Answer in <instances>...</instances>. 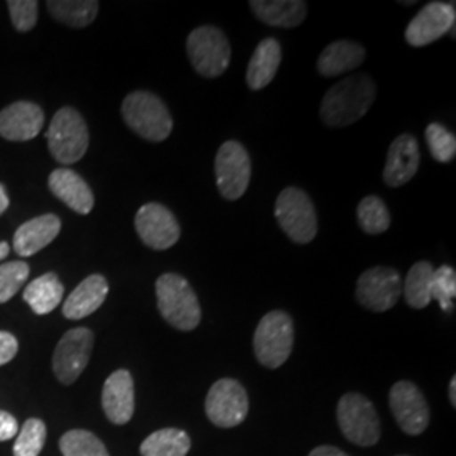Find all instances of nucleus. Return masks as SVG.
Segmentation results:
<instances>
[{"mask_svg":"<svg viewBox=\"0 0 456 456\" xmlns=\"http://www.w3.org/2000/svg\"><path fill=\"white\" fill-rule=\"evenodd\" d=\"M190 450V435L176 428H164L159 431H154L141 444L142 456H186Z\"/></svg>","mask_w":456,"mask_h":456,"instance_id":"27","label":"nucleus"},{"mask_svg":"<svg viewBox=\"0 0 456 456\" xmlns=\"http://www.w3.org/2000/svg\"><path fill=\"white\" fill-rule=\"evenodd\" d=\"M158 310L164 320L180 330L193 331L201 322V306L190 282L175 273H166L156 281Z\"/></svg>","mask_w":456,"mask_h":456,"instance_id":"2","label":"nucleus"},{"mask_svg":"<svg viewBox=\"0 0 456 456\" xmlns=\"http://www.w3.org/2000/svg\"><path fill=\"white\" fill-rule=\"evenodd\" d=\"M17 433H19V424L16 418L5 411H0V443L12 440L17 436Z\"/></svg>","mask_w":456,"mask_h":456,"instance_id":"37","label":"nucleus"},{"mask_svg":"<svg viewBox=\"0 0 456 456\" xmlns=\"http://www.w3.org/2000/svg\"><path fill=\"white\" fill-rule=\"evenodd\" d=\"M46 424L37 418L28 419L17 433L14 456H39L46 443Z\"/></svg>","mask_w":456,"mask_h":456,"instance_id":"31","label":"nucleus"},{"mask_svg":"<svg viewBox=\"0 0 456 456\" xmlns=\"http://www.w3.org/2000/svg\"><path fill=\"white\" fill-rule=\"evenodd\" d=\"M277 224L296 244H310L318 233V218L310 195L301 188L288 186L277 196Z\"/></svg>","mask_w":456,"mask_h":456,"instance_id":"7","label":"nucleus"},{"mask_svg":"<svg viewBox=\"0 0 456 456\" xmlns=\"http://www.w3.org/2000/svg\"><path fill=\"white\" fill-rule=\"evenodd\" d=\"M250 156L239 141L224 142L215 158V176L220 195L228 201L244 196L250 183Z\"/></svg>","mask_w":456,"mask_h":456,"instance_id":"10","label":"nucleus"},{"mask_svg":"<svg viewBox=\"0 0 456 456\" xmlns=\"http://www.w3.org/2000/svg\"><path fill=\"white\" fill-rule=\"evenodd\" d=\"M11 22L20 33L31 31L37 22V2L36 0H9L7 2Z\"/></svg>","mask_w":456,"mask_h":456,"instance_id":"35","label":"nucleus"},{"mask_svg":"<svg viewBox=\"0 0 456 456\" xmlns=\"http://www.w3.org/2000/svg\"><path fill=\"white\" fill-rule=\"evenodd\" d=\"M134 225L141 240L154 250H166L180 240V222L161 203H146L141 207Z\"/></svg>","mask_w":456,"mask_h":456,"instance_id":"14","label":"nucleus"},{"mask_svg":"<svg viewBox=\"0 0 456 456\" xmlns=\"http://www.w3.org/2000/svg\"><path fill=\"white\" fill-rule=\"evenodd\" d=\"M281 61H282L281 43L274 37H265L254 51L247 66V75H245L247 86L254 92L265 88L274 80Z\"/></svg>","mask_w":456,"mask_h":456,"instance_id":"24","label":"nucleus"},{"mask_svg":"<svg viewBox=\"0 0 456 456\" xmlns=\"http://www.w3.org/2000/svg\"><path fill=\"white\" fill-rule=\"evenodd\" d=\"M293 318L276 310L267 313L254 333V352L259 363L267 369H279L293 352Z\"/></svg>","mask_w":456,"mask_h":456,"instance_id":"5","label":"nucleus"},{"mask_svg":"<svg viewBox=\"0 0 456 456\" xmlns=\"http://www.w3.org/2000/svg\"><path fill=\"white\" fill-rule=\"evenodd\" d=\"M29 265L26 262L12 261L0 264V305L11 301L29 277Z\"/></svg>","mask_w":456,"mask_h":456,"instance_id":"33","label":"nucleus"},{"mask_svg":"<svg viewBox=\"0 0 456 456\" xmlns=\"http://www.w3.org/2000/svg\"><path fill=\"white\" fill-rule=\"evenodd\" d=\"M426 141L431 156L438 163H452L455 159L456 137L453 132L448 131L441 124H429L426 127Z\"/></svg>","mask_w":456,"mask_h":456,"instance_id":"32","label":"nucleus"},{"mask_svg":"<svg viewBox=\"0 0 456 456\" xmlns=\"http://www.w3.org/2000/svg\"><path fill=\"white\" fill-rule=\"evenodd\" d=\"M448 394H450V401H452V406L456 408V377L453 375L452 377V382H450V389H448Z\"/></svg>","mask_w":456,"mask_h":456,"instance_id":"40","label":"nucleus"},{"mask_svg":"<svg viewBox=\"0 0 456 456\" xmlns=\"http://www.w3.org/2000/svg\"><path fill=\"white\" fill-rule=\"evenodd\" d=\"M190 63L203 78H218L227 71L232 48L227 36L215 26H200L186 39Z\"/></svg>","mask_w":456,"mask_h":456,"instance_id":"6","label":"nucleus"},{"mask_svg":"<svg viewBox=\"0 0 456 456\" xmlns=\"http://www.w3.org/2000/svg\"><path fill=\"white\" fill-rule=\"evenodd\" d=\"M95 335L88 328H73L66 331L53 354V372L63 386H71L86 369Z\"/></svg>","mask_w":456,"mask_h":456,"instance_id":"9","label":"nucleus"},{"mask_svg":"<svg viewBox=\"0 0 456 456\" xmlns=\"http://www.w3.org/2000/svg\"><path fill=\"white\" fill-rule=\"evenodd\" d=\"M122 117L131 131L149 142H163L173 132V117L163 100L146 90L124 98Z\"/></svg>","mask_w":456,"mask_h":456,"instance_id":"3","label":"nucleus"},{"mask_svg":"<svg viewBox=\"0 0 456 456\" xmlns=\"http://www.w3.org/2000/svg\"><path fill=\"white\" fill-rule=\"evenodd\" d=\"M455 296V269L452 265L444 264L435 271V276H433V299H436L440 303L441 310L444 313H452L455 310V305H453Z\"/></svg>","mask_w":456,"mask_h":456,"instance_id":"34","label":"nucleus"},{"mask_svg":"<svg viewBox=\"0 0 456 456\" xmlns=\"http://www.w3.org/2000/svg\"><path fill=\"white\" fill-rule=\"evenodd\" d=\"M19 350L17 338L9 331H0V365L9 363L14 359Z\"/></svg>","mask_w":456,"mask_h":456,"instance_id":"36","label":"nucleus"},{"mask_svg":"<svg viewBox=\"0 0 456 456\" xmlns=\"http://www.w3.org/2000/svg\"><path fill=\"white\" fill-rule=\"evenodd\" d=\"M421 164L419 142L412 134H401L392 141L387 161L384 166V183L389 188H399L412 180Z\"/></svg>","mask_w":456,"mask_h":456,"instance_id":"16","label":"nucleus"},{"mask_svg":"<svg viewBox=\"0 0 456 456\" xmlns=\"http://www.w3.org/2000/svg\"><path fill=\"white\" fill-rule=\"evenodd\" d=\"M60 230L61 220L56 215L46 213L36 216L17 228L14 233V250L20 257H31L48 247L60 235Z\"/></svg>","mask_w":456,"mask_h":456,"instance_id":"20","label":"nucleus"},{"mask_svg":"<svg viewBox=\"0 0 456 456\" xmlns=\"http://www.w3.org/2000/svg\"><path fill=\"white\" fill-rule=\"evenodd\" d=\"M357 218L362 230L369 235H380L391 227V213L379 196H365L360 201Z\"/></svg>","mask_w":456,"mask_h":456,"instance_id":"29","label":"nucleus"},{"mask_svg":"<svg viewBox=\"0 0 456 456\" xmlns=\"http://www.w3.org/2000/svg\"><path fill=\"white\" fill-rule=\"evenodd\" d=\"M375 83L369 75H352L326 92L320 115L328 127H348L359 122L374 103Z\"/></svg>","mask_w":456,"mask_h":456,"instance_id":"1","label":"nucleus"},{"mask_svg":"<svg viewBox=\"0 0 456 456\" xmlns=\"http://www.w3.org/2000/svg\"><path fill=\"white\" fill-rule=\"evenodd\" d=\"M337 419L343 436L357 446H374L380 440V419L372 401L348 392L338 401Z\"/></svg>","mask_w":456,"mask_h":456,"instance_id":"8","label":"nucleus"},{"mask_svg":"<svg viewBox=\"0 0 456 456\" xmlns=\"http://www.w3.org/2000/svg\"><path fill=\"white\" fill-rule=\"evenodd\" d=\"M7 208H9V196H7L4 184H0V215L5 212Z\"/></svg>","mask_w":456,"mask_h":456,"instance_id":"39","label":"nucleus"},{"mask_svg":"<svg viewBox=\"0 0 456 456\" xmlns=\"http://www.w3.org/2000/svg\"><path fill=\"white\" fill-rule=\"evenodd\" d=\"M403 294V277L387 267L375 265L367 269L357 281L355 297L365 310L384 313L394 308Z\"/></svg>","mask_w":456,"mask_h":456,"instance_id":"11","label":"nucleus"},{"mask_svg":"<svg viewBox=\"0 0 456 456\" xmlns=\"http://www.w3.org/2000/svg\"><path fill=\"white\" fill-rule=\"evenodd\" d=\"M102 408L110 423L122 426L131 421L135 409V392L129 370H115L105 380L102 391Z\"/></svg>","mask_w":456,"mask_h":456,"instance_id":"17","label":"nucleus"},{"mask_svg":"<svg viewBox=\"0 0 456 456\" xmlns=\"http://www.w3.org/2000/svg\"><path fill=\"white\" fill-rule=\"evenodd\" d=\"M65 294V286L54 273L37 277L24 289V301L31 306L36 314H48L56 310Z\"/></svg>","mask_w":456,"mask_h":456,"instance_id":"25","label":"nucleus"},{"mask_svg":"<svg viewBox=\"0 0 456 456\" xmlns=\"http://www.w3.org/2000/svg\"><path fill=\"white\" fill-rule=\"evenodd\" d=\"M455 4L429 2L409 22L406 41L412 48H423L441 39L455 28Z\"/></svg>","mask_w":456,"mask_h":456,"instance_id":"15","label":"nucleus"},{"mask_svg":"<svg viewBox=\"0 0 456 456\" xmlns=\"http://www.w3.org/2000/svg\"><path fill=\"white\" fill-rule=\"evenodd\" d=\"M46 139L53 158L66 166L78 163L90 144L86 122L73 107H63L56 112L46 132Z\"/></svg>","mask_w":456,"mask_h":456,"instance_id":"4","label":"nucleus"},{"mask_svg":"<svg viewBox=\"0 0 456 456\" xmlns=\"http://www.w3.org/2000/svg\"><path fill=\"white\" fill-rule=\"evenodd\" d=\"M49 190L51 193L61 200L68 208L80 215H88L94 210L95 196L92 188L86 184L78 173L73 169H54L49 175Z\"/></svg>","mask_w":456,"mask_h":456,"instance_id":"19","label":"nucleus"},{"mask_svg":"<svg viewBox=\"0 0 456 456\" xmlns=\"http://www.w3.org/2000/svg\"><path fill=\"white\" fill-rule=\"evenodd\" d=\"M308 456H348L346 453H343L342 450L335 448V446H318L314 450H311V453Z\"/></svg>","mask_w":456,"mask_h":456,"instance_id":"38","label":"nucleus"},{"mask_svg":"<svg viewBox=\"0 0 456 456\" xmlns=\"http://www.w3.org/2000/svg\"><path fill=\"white\" fill-rule=\"evenodd\" d=\"M435 267L428 261L416 262L403 282V293L411 308L424 310L433 301Z\"/></svg>","mask_w":456,"mask_h":456,"instance_id":"26","label":"nucleus"},{"mask_svg":"<svg viewBox=\"0 0 456 456\" xmlns=\"http://www.w3.org/2000/svg\"><path fill=\"white\" fill-rule=\"evenodd\" d=\"M365 61V48L348 39H340L328 45L316 63V69L322 77L331 78L343 73L357 69Z\"/></svg>","mask_w":456,"mask_h":456,"instance_id":"22","label":"nucleus"},{"mask_svg":"<svg viewBox=\"0 0 456 456\" xmlns=\"http://www.w3.org/2000/svg\"><path fill=\"white\" fill-rule=\"evenodd\" d=\"M43 126L45 112L33 102H14L0 112V137L7 141H31Z\"/></svg>","mask_w":456,"mask_h":456,"instance_id":"18","label":"nucleus"},{"mask_svg":"<svg viewBox=\"0 0 456 456\" xmlns=\"http://www.w3.org/2000/svg\"><path fill=\"white\" fill-rule=\"evenodd\" d=\"M256 17L273 28H297L308 14V4L303 0H252L248 2Z\"/></svg>","mask_w":456,"mask_h":456,"instance_id":"23","label":"nucleus"},{"mask_svg":"<svg viewBox=\"0 0 456 456\" xmlns=\"http://www.w3.org/2000/svg\"><path fill=\"white\" fill-rule=\"evenodd\" d=\"M208 419L218 428H235L248 414V395L244 386L235 379H220L213 384L205 399Z\"/></svg>","mask_w":456,"mask_h":456,"instance_id":"12","label":"nucleus"},{"mask_svg":"<svg viewBox=\"0 0 456 456\" xmlns=\"http://www.w3.org/2000/svg\"><path fill=\"white\" fill-rule=\"evenodd\" d=\"M11 252V245L7 242H0V261H4Z\"/></svg>","mask_w":456,"mask_h":456,"instance_id":"41","label":"nucleus"},{"mask_svg":"<svg viewBox=\"0 0 456 456\" xmlns=\"http://www.w3.org/2000/svg\"><path fill=\"white\" fill-rule=\"evenodd\" d=\"M109 294V282L102 274H92L83 279L75 288V291L68 296L63 305V314L68 320H82L103 305Z\"/></svg>","mask_w":456,"mask_h":456,"instance_id":"21","label":"nucleus"},{"mask_svg":"<svg viewBox=\"0 0 456 456\" xmlns=\"http://www.w3.org/2000/svg\"><path fill=\"white\" fill-rule=\"evenodd\" d=\"M48 11L58 22L69 28H86L98 14L100 4L95 0H49Z\"/></svg>","mask_w":456,"mask_h":456,"instance_id":"28","label":"nucleus"},{"mask_svg":"<svg viewBox=\"0 0 456 456\" xmlns=\"http://www.w3.org/2000/svg\"><path fill=\"white\" fill-rule=\"evenodd\" d=\"M392 416L399 428L409 435L418 436L429 424V406L419 387L408 380L395 382L389 392Z\"/></svg>","mask_w":456,"mask_h":456,"instance_id":"13","label":"nucleus"},{"mask_svg":"<svg viewBox=\"0 0 456 456\" xmlns=\"http://www.w3.org/2000/svg\"><path fill=\"white\" fill-rule=\"evenodd\" d=\"M63 456H110L105 444L92 431L71 429L60 440Z\"/></svg>","mask_w":456,"mask_h":456,"instance_id":"30","label":"nucleus"}]
</instances>
